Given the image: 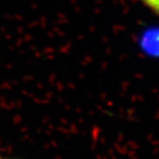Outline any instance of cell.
<instances>
[{
  "label": "cell",
  "mask_w": 159,
  "mask_h": 159,
  "mask_svg": "<svg viewBox=\"0 0 159 159\" xmlns=\"http://www.w3.org/2000/svg\"><path fill=\"white\" fill-rule=\"evenodd\" d=\"M142 1L155 13L159 14V0H142Z\"/></svg>",
  "instance_id": "1"
},
{
  "label": "cell",
  "mask_w": 159,
  "mask_h": 159,
  "mask_svg": "<svg viewBox=\"0 0 159 159\" xmlns=\"http://www.w3.org/2000/svg\"><path fill=\"white\" fill-rule=\"evenodd\" d=\"M0 159H8V158H2V157H0Z\"/></svg>",
  "instance_id": "2"
}]
</instances>
